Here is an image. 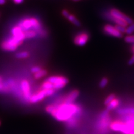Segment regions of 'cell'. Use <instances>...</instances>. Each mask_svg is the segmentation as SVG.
Here are the masks:
<instances>
[{"label": "cell", "mask_w": 134, "mask_h": 134, "mask_svg": "<svg viewBox=\"0 0 134 134\" xmlns=\"http://www.w3.org/2000/svg\"><path fill=\"white\" fill-rule=\"evenodd\" d=\"M45 110L57 121L65 122L78 116L82 111L81 107L77 104L63 102L50 104L46 107Z\"/></svg>", "instance_id": "1"}, {"label": "cell", "mask_w": 134, "mask_h": 134, "mask_svg": "<svg viewBox=\"0 0 134 134\" xmlns=\"http://www.w3.org/2000/svg\"><path fill=\"white\" fill-rule=\"evenodd\" d=\"M18 26L24 32L30 30H34L38 32L41 29V25L39 21L35 18L24 19L19 23Z\"/></svg>", "instance_id": "2"}, {"label": "cell", "mask_w": 134, "mask_h": 134, "mask_svg": "<svg viewBox=\"0 0 134 134\" xmlns=\"http://www.w3.org/2000/svg\"><path fill=\"white\" fill-rule=\"evenodd\" d=\"M46 81L52 83L54 90H61L68 83V79L63 76H51L46 79Z\"/></svg>", "instance_id": "3"}, {"label": "cell", "mask_w": 134, "mask_h": 134, "mask_svg": "<svg viewBox=\"0 0 134 134\" xmlns=\"http://www.w3.org/2000/svg\"><path fill=\"white\" fill-rule=\"evenodd\" d=\"M54 93H55V90L53 89H42L41 91L37 92L35 94L32 95L29 101L32 103H37L44 99V98L47 97V96H50L53 95Z\"/></svg>", "instance_id": "4"}, {"label": "cell", "mask_w": 134, "mask_h": 134, "mask_svg": "<svg viewBox=\"0 0 134 134\" xmlns=\"http://www.w3.org/2000/svg\"><path fill=\"white\" fill-rule=\"evenodd\" d=\"M23 43L12 36L8 39L3 41L1 44V48L3 50L8 52L15 51L18 48V46Z\"/></svg>", "instance_id": "5"}, {"label": "cell", "mask_w": 134, "mask_h": 134, "mask_svg": "<svg viewBox=\"0 0 134 134\" xmlns=\"http://www.w3.org/2000/svg\"><path fill=\"white\" fill-rule=\"evenodd\" d=\"M110 14L111 16L114 17L115 18L124 21L127 24L130 25L133 23V20L131 18L124 15L122 12H121L118 10L115 9V8H113V9H112L110 12Z\"/></svg>", "instance_id": "6"}, {"label": "cell", "mask_w": 134, "mask_h": 134, "mask_svg": "<svg viewBox=\"0 0 134 134\" xmlns=\"http://www.w3.org/2000/svg\"><path fill=\"white\" fill-rule=\"evenodd\" d=\"M21 90L23 91L24 99L29 101L31 98V94L30 91V86L29 82L26 79L22 81L21 83Z\"/></svg>", "instance_id": "7"}, {"label": "cell", "mask_w": 134, "mask_h": 134, "mask_svg": "<svg viewBox=\"0 0 134 134\" xmlns=\"http://www.w3.org/2000/svg\"><path fill=\"white\" fill-rule=\"evenodd\" d=\"M89 39V35L86 32L79 33L75 36L74 42L78 46H84L86 44Z\"/></svg>", "instance_id": "8"}, {"label": "cell", "mask_w": 134, "mask_h": 134, "mask_svg": "<svg viewBox=\"0 0 134 134\" xmlns=\"http://www.w3.org/2000/svg\"><path fill=\"white\" fill-rule=\"evenodd\" d=\"M104 31L107 35L114 36L117 38H121L123 36V34L116 30V29L112 26L111 25H106L104 27Z\"/></svg>", "instance_id": "9"}, {"label": "cell", "mask_w": 134, "mask_h": 134, "mask_svg": "<svg viewBox=\"0 0 134 134\" xmlns=\"http://www.w3.org/2000/svg\"><path fill=\"white\" fill-rule=\"evenodd\" d=\"M11 32L12 34V36L15 37L18 40L22 42V43L23 40L25 39L24 32L18 26L12 28L11 30Z\"/></svg>", "instance_id": "10"}, {"label": "cell", "mask_w": 134, "mask_h": 134, "mask_svg": "<svg viewBox=\"0 0 134 134\" xmlns=\"http://www.w3.org/2000/svg\"><path fill=\"white\" fill-rule=\"evenodd\" d=\"M79 92L78 90H73L71 91L68 95H66L61 102L65 103H73L76 99L78 98Z\"/></svg>", "instance_id": "11"}, {"label": "cell", "mask_w": 134, "mask_h": 134, "mask_svg": "<svg viewBox=\"0 0 134 134\" xmlns=\"http://www.w3.org/2000/svg\"><path fill=\"white\" fill-rule=\"evenodd\" d=\"M62 14L65 17V18H66L67 19H68L69 21H70L72 24H73L76 26L79 27L81 26V23L75 17H74L72 15H70L68 11H67L66 10H63L62 11Z\"/></svg>", "instance_id": "12"}, {"label": "cell", "mask_w": 134, "mask_h": 134, "mask_svg": "<svg viewBox=\"0 0 134 134\" xmlns=\"http://www.w3.org/2000/svg\"><path fill=\"white\" fill-rule=\"evenodd\" d=\"M106 18H107V19L111 21H113L114 23H116L117 25H121V26H123L125 27H127V25H128V24L126 22H125L124 21L114 18V17H113L112 16H111L110 13L106 14Z\"/></svg>", "instance_id": "13"}, {"label": "cell", "mask_w": 134, "mask_h": 134, "mask_svg": "<svg viewBox=\"0 0 134 134\" xmlns=\"http://www.w3.org/2000/svg\"><path fill=\"white\" fill-rule=\"evenodd\" d=\"M117 112L121 115H134V108H128L120 109Z\"/></svg>", "instance_id": "14"}, {"label": "cell", "mask_w": 134, "mask_h": 134, "mask_svg": "<svg viewBox=\"0 0 134 134\" xmlns=\"http://www.w3.org/2000/svg\"><path fill=\"white\" fill-rule=\"evenodd\" d=\"M24 34L25 39H32L36 36L37 32L34 30H30L26 31H24Z\"/></svg>", "instance_id": "15"}, {"label": "cell", "mask_w": 134, "mask_h": 134, "mask_svg": "<svg viewBox=\"0 0 134 134\" xmlns=\"http://www.w3.org/2000/svg\"><path fill=\"white\" fill-rule=\"evenodd\" d=\"M47 74H48L47 70H46L45 69H41L40 71H39L38 72L34 74V78L35 79H39L46 76V75H47Z\"/></svg>", "instance_id": "16"}, {"label": "cell", "mask_w": 134, "mask_h": 134, "mask_svg": "<svg viewBox=\"0 0 134 134\" xmlns=\"http://www.w3.org/2000/svg\"><path fill=\"white\" fill-rule=\"evenodd\" d=\"M118 104H119V100L115 99L114 100H112V101L110 103H109L107 106L106 110H107L108 111H111V110H113V109L116 108Z\"/></svg>", "instance_id": "17"}, {"label": "cell", "mask_w": 134, "mask_h": 134, "mask_svg": "<svg viewBox=\"0 0 134 134\" xmlns=\"http://www.w3.org/2000/svg\"><path fill=\"white\" fill-rule=\"evenodd\" d=\"M29 57V53L26 51L20 52L16 54V57L19 59L27 58Z\"/></svg>", "instance_id": "18"}, {"label": "cell", "mask_w": 134, "mask_h": 134, "mask_svg": "<svg viewBox=\"0 0 134 134\" xmlns=\"http://www.w3.org/2000/svg\"><path fill=\"white\" fill-rule=\"evenodd\" d=\"M41 87H42V89H44V90L53 89V85L50 82L45 81L43 84H42Z\"/></svg>", "instance_id": "19"}, {"label": "cell", "mask_w": 134, "mask_h": 134, "mask_svg": "<svg viewBox=\"0 0 134 134\" xmlns=\"http://www.w3.org/2000/svg\"><path fill=\"white\" fill-rule=\"evenodd\" d=\"M115 99V95L114 94H110L106 98L105 101H104V104L107 106L109 103H110L112 100H114Z\"/></svg>", "instance_id": "20"}, {"label": "cell", "mask_w": 134, "mask_h": 134, "mask_svg": "<svg viewBox=\"0 0 134 134\" xmlns=\"http://www.w3.org/2000/svg\"><path fill=\"white\" fill-rule=\"evenodd\" d=\"M134 32V23L130 25V26L126 29V33L127 34H131Z\"/></svg>", "instance_id": "21"}, {"label": "cell", "mask_w": 134, "mask_h": 134, "mask_svg": "<svg viewBox=\"0 0 134 134\" xmlns=\"http://www.w3.org/2000/svg\"><path fill=\"white\" fill-rule=\"evenodd\" d=\"M107 83H108V79L106 78H103L99 82V86L100 88H104L107 86Z\"/></svg>", "instance_id": "22"}, {"label": "cell", "mask_w": 134, "mask_h": 134, "mask_svg": "<svg viewBox=\"0 0 134 134\" xmlns=\"http://www.w3.org/2000/svg\"><path fill=\"white\" fill-rule=\"evenodd\" d=\"M8 91V87L5 83H0V92H6Z\"/></svg>", "instance_id": "23"}, {"label": "cell", "mask_w": 134, "mask_h": 134, "mask_svg": "<svg viewBox=\"0 0 134 134\" xmlns=\"http://www.w3.org/2000/svg\"><path fill=\"white\" fill-rule=\"evenodd\" d=\"M115 27L116 29V30L117 31H119L121 34L126 32V28L123 26H121V25H116L115 26Z\"/></svg>", "instance_id": "24"}, {"label": "cell", "mask_w": 134, "mask_h": 134, "mask_svg": "<svg viewBox=\"0 0 134 134\" xmlns=\"http://www.w3.org/2000/svg\"><path fill=\"white\" fill-rule=\"evenodd\" d=\"M125 41L127 43H134V35L126 36L125 37Z\"/></svg>", "instance_id": "25"}, {"label": "cell", "mask_w": 134, "mask_h": 134, "mask_svg": "<svg viewBox=\"0 0 134 134\" xmlns=\"http://www.w3.org/2000/svg\"><path fill=\"white\" fill-rule=\"evenodd\" d=\"M41 69V68H40V66H35L32 67V68H31V72L33 74H35V73L38 72L39 71H40Z\"/></svg>", "instance_id": "26"}, {"label": "cell", "mask_w": 134, "mask_h": 134, "mask_svg": "<svg viewBox=\"0 0 134 134\" xmlns=\"http://www.w3.org/2000/svg\"><path fill=\"white\" fill-rule=\"evenodd\" d=\"M108 111L106 110L102 112L101 114L99 115V118L100 119H103V118H106V117H108Z\"/></svg>", "instance_id": "27"}, {"label": "cell", "mask_w": 134, "mask_h": 134, "mask_svg": "<svg viewBox=\"0 0 134 134\" xmlns=\"http://www.w3.org/2000/svg\"><path fill=\"white\" fill-rule=\"evenodd\" d=\"M129 65H133L134 64V55L132 57V58L129 60L128 62Z\"/></svg>", "instance_id": "28"}, {"label": "cell", "mask_w": 134, "mask_h": 134, "mask_svg": "<svg viewBox=\"0 0 134 134\" xmlns=\"http://www.w3.org/2000/svg\"><path fill=\"white\" fill-rule=\"evenodd\" d=\"M14 2L16 3H18V4H20L21 3H22L23 0H14Z\"/></svg>", "instance_id": "29"}, {"label": "cell", "mask_w": 134, "mask_h": 134, "mask_svg": "<svg viewBox=\"0 0 134 134\" xmlns=\"http://www.w3.org/2000/svg\"><path fill=\"white\" fill-rule=\"evenodd\" d=\"M6 2V0H0V5H2Z\"/></svg>", "instance_id": "30"}, {"label": "cell", "mask_w": 134, "mask_h": 134, "mask_svg": "<svg viewBox=\"0 0 134 134\" xmlns=\"http://www.w3.org/2000/svg\"><path fill=\"white\" fill-rule=\"evenodd\" d=\"M2 82V78L1 77H0V83Z\"/></svg>", "instance_id": "31"}, {"label": "cell", "mask_w": 134, "mask_h": 134, "mask_svg": "<svg viewBox=\"0 0 134 134\" xmlns=\"http://www.w3.org/2000/svg\"><path fill=\"white\" fill-rule=\"evenodd\" d=\"M132 50H133V52L134 53V46H133V48H132Z\"/></svg>", "instance_id": "32"}, {"label": "cell", "mask_w": 134, "mask_h": 134, "mask_svg": "<svg viewBox=\"0 0 134 134\" xmlns=\"http://www.w3.org/2000/svg\"><path fill=\"white\" fill-rule=\"evenodd\" d=\"M75 1H80V0H74Z\"/></svg>", "instance_id": "33"}, {"label": "cell", "mask_w": 134, "mask_h": 134, "mask_svg": "<svg viewBox=\"0 0 134 134\" xmlns=\"http://www.w3.org/2000/svg\"><path fill=\"white\" fill-rule=\"evenodd\" d=\"M0 125H1V122H0Z\"/></svg>", "instance_id": "34"}]
</instances>
